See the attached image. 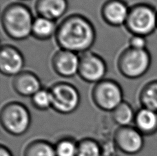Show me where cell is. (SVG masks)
Returning a JSON list of instances; mask_svg holds the SVG:
<instances>
[{"mask_svg": "<svg viewBox=\"0 0 157 156\" xmlns=\"http://www.w3.org/2000/svg\"><path fill=\"white\" fill-rule=\"evenodd\" d=\"M68 8V0H37L35 5L38 16L55 21L62 17Z\"/></svg>", "mask_w": 157, "mask_h": 156, "instance_id": "cell-14", "label": "cell"}, {"mask_svg": "<svg viewBox=\"0 0 157 156\" xmlns=\"http://www.w3.org/2000/svg\"><path fill=\"white\" fill-rule=\"evenodd\" d=\"M97 34L93 24L85 16L73 14L58 25L55 36L60 49L78 54L88 52L96 41Z\"/></svg>", "mask_w": 157, "mask_h": 156, "instance_id": "cell-1", "label": "cell"}, {"mask_svg": "<svg viewBox=\"0 0 157 156\" xmlns=\"http://www.w3.org/2000/svg\"><path fill=\"white\" fill-rule=\"evenodd\" d=\"M80 57L73 52L60 49L52 58L55 73L63 78H72L78 74Z\"/></svg>", "mask_w": 157, "mask_h": 156, "instance_id": "cell-11", "label": "cell"}, {"mask_svg": "<svg viewBox=\"0 0 157 156\" xmlns=\"http://www.w3.org/2000/svg\"><path fill=\"white\" fill-rule=\"evenodd\" d=\"M147 42L146 37L141 35H132L129 40V47L135 50H146Z\"/></svg>", "mask_w": 157, "mask_h": 156, "instance_id": "cell-23", "label": "cell"}, {"mask_svg": "<svg viewBox=\"0 0 157 156\" xmlns=\"http://www.w3.org/2000/svg\"><path fill=\"white\" fill-rule=\"evenodd\" d=\"M51 92L52 109L61 114L68 115L76 111L81 102L80 93L71 83L59 82L50 89Z\"/></svg>", "mask_w": 157, "mask_h": 156, "instance_id": "cell-7", "label": "cell"}, {"mask_svg": "<svg viewBox=\"0 0 157 156\" xmlns=\"http://www.w3.org/2000/svg\"><path fill=\"white\" fill-rule=\"evenodd\" d=\"M25 59L22 52L16 47L6 44L0 50V71L7 76H16L23 72Z\"/></svg>", "mask_w": 157, "mask_h": 156, "instance_id": "cell-10", "label": "cell"}, {"mask_svg": "<svg viewBox=\"0 0 157 156\" xmlns=\"http://www.w3.org/2000/svg\"><path fill=\"white\" fill-rule=\"evenodd\" d=\"M107 69L105 60L95 53L88 51L80 56L78 75L84 81L94 84L101 81L105 79Z\"/></svg>", "mask_w": 157, "mask_h": 156, "instance_id": "cell-8", "label": "cell"}, {"mask_svg": "<svg viewBox=\"0 0 157 156\" xmlns=\"http://www.w3.org/2000/svg\"><path fill=\"white\" fill-rule=\"evenodd\" d=\"M13 87L18 95L22 97H31L42 88L41 80L35 73L23 71L14 77Z\"/></svg>", "mask_w": 157, "mask_h": 156, "instance_id": "cell-13", "label": "cell"}, {"mask_svg": "<svg viewBox=\"0 0 157 156\" xmlns=\"http://www.w3.org/2000/svg\"><path fill=\"white\" fill-rule=\"evenodd\" d=\"M92 98L101 110L112 112L123 101V90L115 80L105 79L94 85Z\"/></svg>", "mask_w": 157, "mask_h": 156, "instance_id": "cell-6", "label": "cell"}, {"mask_svg": "<svg viewBox=\"0 0 157 156\" xmlns=\"http://www.w3.org/2000/svg\"><path fill=\"white\" fill-rule=\"evenodd\" d=\"M125 26L132 35L146 37L157 29V10L145 3L134 4L130 8Z\"/></svg>", "mask_w": 157, "mask_h": 156, "instance_id": "cell-3", "label": "cell"}, {"mask_svg": "<svg viewBox=\"0 0 157 156\" xmlns=\"http://www.w3.org/2000/svg\"><path fill=\"white\" fill-rule=\"evenodd\" d=\"M139 101L142 107L157 112V80L146 83L139 93Z\"/></svg>", "mask_w": 157, "mask_h": 156, "instance_id": "cell-18", "label": "cell"}, {"mask_svg": "<svg viewBox=\"0 0 157 156\" xmlns=\"http://www.w3.org/2000/svg\"><path fill=\"white\" fill-rule=\"evenodd\" d=\"M24 156H57L55 147L44 140L30 143L24 151Z\"/></svg>", "mask_w": 157, "mask_h": 156, "instance_id": "cell-19", "label": "cell"}, {"mask_svg": "<svg viewBox=\"0 0 157 156\" xmlns=\"http://www.w3.org/2000/svg\"><path fill=\"white\" fill-rule=\"evenodd\" d=\"M144 136L135 127H119L114 134V142L122 152L133 155L142 150L144 146Z\"/></svg>", "mask_w": 157, "mask_h": 156, "instance_id": "cell-9", "label": "cell"}, {"mask_svg": "<svg viewBox=\"0 0 157 156\" xmlns=\"http://www.w3.org/2000/svg\"><path fill=\"white\" fill-rule=\"evenodd\" d=\"M152 63V57L147 50H135L128 47L119 55L117 68L123 76L136 79L147 73Z\"/></svg>", "mask_w": 157, "mask_h": 156, "instance_id": "cell-4", "label": "cell"}, {"mask_svg": "<svg viewBox=\"0 0 157 156\" xmlns=\"http://www.w3.org/2000/svg\"><path fill=\"white\" fill-rule=\"evenodd\" d=\"M100 147L96 141L86 138L77 143V156H100Z\"/></svg>", "mask_w": 157, "mask_h": 156, "instance_id": "cell-21", "label": "cell"}, {"mask_svg": "<svg viewBox=\"0 0 157 156\" xmlns=\"http://www.w3.org/2000/svg\"><path fill=\"white\" fill-rule=\"evenodd\" d=\"M35 18L26 5L12 3L5 7L2 13V26L5 34L11 39L26 40L32 35Z\"/></svg>", "mask_w": 157, "mask_h": 156, "instance_id": "cell-2", "label": "cell"}, {"mask_svg": "<svg viewBox=\"0 0 157 156\" xmlns=\"http://www.w3.org/2000/svg\"><path fill=\"white\" fill-rule=\"evenodd\" d=\"M0 121L6 132L15 136L24 134L31 124V115L29 109L21 102L13 101L2 108Z\"/></svg>", "mask_w": 157, "mask_h": 156, "instance_id": "cell-5", "label": "cell"}, {"mask_svg": "<svg viewBox=\"0 0 157 156\" xmlns=\"http://www.w3.org/2000/svg\"><path fill=\"white\" fill-rule=\"evenodd\" d=\"M134 123L144 136L155 134L157 132V112L141 107L136 112Z\"/></svg>", "mask_w": 157, "mask_h": 156, "instance_id": "cell-15", "label": "cell"}, {"mask_svg": "<svg viewBox=\"0 0 157 156\" xmlns=\"http://www.w3.org/2000/svg\"><path fill=\"white\" fill-rule=\"evenodd\" d=\"M130 7L123 0H108L102 6L101 17L106 24L113 27L125 26Z\"/></svg>", "mask_w": 157, "mask_h": 156, "instance_id": "cell-12", "label": "cell"}, {"mask_svg": "<svg viewBox=\"0 0 157 156\" xmlns=\"http://www.w3.org/2000/svg\"><path fill=\"white\" fill-rule=\"evenodd\" d=\"M31 103L35 109L40 111L52 108V99L50 89L41 88L31 97Z\"/></svg>", "mask_w": 157, "mask_h": 156, "instance_id": "cell-20", "label": "cell"}, {"mask_svg": "<svg viewBox=\"0 0 157 156\" xmlns=\"http://www.w3.org/2000/svg\"><path fill=\"white\" fill-rule=\"evenodd\" d=\"M0 156H13L8 148L4 146H1L0 148Z\"/></svg>", "mask_w": 157, "mask_h": 156, "instance_id": "cell-24", "label": "cell"}, {"mask_svg": "<svg viewBox=\"0 0 157 156\" xmlns=\"http://www.w3.org/2000/svg\"><path fill=\"white\" fill-rule=\"evenodd\" d=\"M112 118L119 127L130 126L134 122L136 112L128 102L123 101L112 111Z\"/></svg>", "mask_w": 157, "mask_h": 156, "instance_id": "cell-17", "label": "cell"}, {"mask_svg": "<svg viewBox=\"0 0 157 156\" xmlns=\"http://www.w3.org/2000/svg\"><path fill=\"white\" fill-rule=\"evenodd\" d=\"M57 26L55 21L38 16L33 22L32 36L38 40H48L55 36Z\"/></svg>", "mask_w": 157, "mask_h": 156, "instance_id": "cell-16", "label": "cell"}, {"mask_svg": "<svg viewBox=\"0 0 157 156\" xmlns=\"http://www.w3.org/2000/svg\"><path fill=\"white\" fill-rule=\"evenodd\" d=\"M24 1H26V0H24Z\"/></svg>", "mask_w": 157, "mask_h": 156, "instance_id": "cell-25", "label": "cell"}, {"mask_svg": "<svg viewBox=\"0 0 157 156\" xmlns=\"http://www.w3.org/2000/svg\"><path fill=\"white\" fill-rule=\"evenodd\" d=\"M55 149L57 156H77V144L71 139L60 140Z\"/></svg>", "mask_w": 157, "mask_h": 156, "instance_id": "cell-22", "label": "cell"}]
</instances>
